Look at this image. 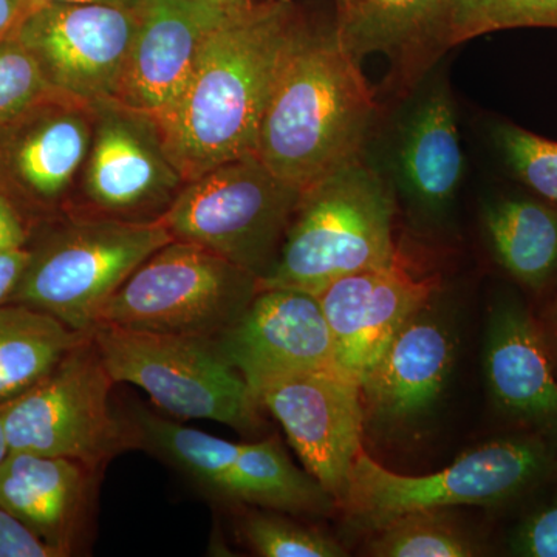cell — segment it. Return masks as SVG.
<instances>
[{"mask_svg": "<svg viewBox=\"0 0 557 557\" xmlns=\"http://www.w3.org/2000/svg\"><path fill=\"white\" fill-rule=\"evenodd\" d=\"M434 277H417L395 260L348 274L321 295L335 347V368L359 384L379 362L398 330L431 302Z\"/></svg>", "mask_w": 557, "mask_h": 557, "instance_id": "obj_16", "label": "cell"}, {"mask_svg": "<svg viewBox=\"0 0 557 557\" xmlns=\"http://www.w3.org/2000/svg\"><path fill=\"white\" fill-rule=\"evenodd\" d=\"M394 200L362 160L319 180L302 196L271 269L258 289L288 288L319 296L338 278L398 260Z\"/></svg>", "mask_w": 557, "mask_h": 557, "instance_id": "obj_4", "label": "cell"}, {"mask_svg": "<svg viewBox=\"0 0 557 557\" xmlns=\"http://www.w3.org/2000/svg\"><path fill=\"white\" fill-rule=\"evenodd\" d=\"M21 519L0 507V557H64Z\"/></svg>", "mask_w": 557, "mask_h": 557, "instance_id": "obj_31", "label": "cell"}, {"mask_svg": "<svg viewBox=\"0 0 557 557\" xmlns=\"http://www.w3.org/2000/svg\"><path fill=\"white\" fill-rule=\"evenodd\" d=\"M375 101L359 62L307 22L260 124L256 156L300 190L361 159Z\"/></svg>", "mask_w": 557, "mask_h": 557, "instance_id": "obj_2", "label": "cell"}, {"mask_svg": "<svg viewBox=\"0 0 557 557\" xmlns=\"http://www.w3.org/2000/svg\"><path fill=\"white\" fill-rule=\"evenodd\" d=\"M113 384L89 332L46 379L3 403L11 453L70 458L98 472L116 454L139 448L131 421L110 409Z\"/></svg>", "mask_w": 557, "mask_h": 557, "instance_id": "obj_9", "label": "cell"}, {"mask_svg": "<svg viewBox=\"0 0 557 557\" xmlns=\"http://www.w3.org/2000/svg\"><path fill=\"white\" fill-rule=\"evenodd\" d=\"M87 335L24 304L0 307V403L46 379Z\"/></svg>", "mask_w": 557, "mask_h": 557, "instance_id": "obj_24", "label": "cell"}, {"mask_svg": "<svg viewBox=\"0 0 557 557\" xmlns=\"http://www.w3.org/2000/svg\"><path fill=\"white\" fill-rule=\"evenodd\" d=\"M483 373L487 397L507 429L557 432V366L533 307L504 296L487 313Z\"/></svg>", "mask_w": 557, "mask_h": 557, "instance_id": "obj_18", "label": "cell"}, {"mask_svg": "<svg viewBox=\"0 0 557 557\" xmlns=\"http://www.w3.org/2000/svg\"><path fill=\"white\" fill-rule=\"evenodd\" d=\"M200 2L211 3V5L233 13V11H239L245 9V7L251 5L255 0H200Z\"/></svg>", "mask_w": 557, "mask_h": 557, "instance_id": "obj_37", "label": "cell"}, {"mask_svg": "<svg viewBox=\"0 0 557 557\" xmlns=\"http://www.w3.org/2000/svg\"><path fill=\"white\" fill-rule=\"evenodd\" d=\"M10 448L7 442L5 423H3V403H0V463L9 456Z\"/></svg>", "mask_w": 557, "mask_h": 557, "instance_id": "obj_38", "label": "cell"}, {"mask_svg": "<svg viewBox=\"0 0 557 557\" xmlns=\"http://www.w3.org/2000/svg\"><path fill=\"white\" fill-rule=\"evenodd\" d=\"M493 139L509 177L557 207V141L509 121L494 127Z\"/></svg>", "mask_w": 557, "mask_h": 557, "instance_id": "obj_27", "label": "cell"}, {"mask_svg": "<svg viewBox=\"0 0 557 557\" xmlns=\"http://www.w3.org/2000/svg\"><path fill=\"white\" fill-rule=\"evenodd\" d=\"M307 22L295 0H255L209 33L185 90L153 120L185 183L256 156L263 113Z\"/></svg>", "mask_w": 557, "mask_h": 557, "instance_id": "obj_1", "label": "cell"}, {"mask_svg": "<svg viewBox=\"0 0 557 557\" xmlns=\"http://www.w3.org/2000/svg\"><path fill=\"white\" fill-rule=\"evenodd\" d=\"M127 418L139 448L168 458L214 496L298 516H325L338 508L309 472L295 467L277 438L231 443L137 405Z\"/></svg>", "mask_w": 557, "mask_h": 557, "instance_id": "obj_10", "label": "cell"}, {"mask_svg": "<svg viewBox=\"0 0 557 557\" xmlns=\"http://www.w3.org/2000/svg\"><path fill=\"white\" fill-rule=\"evenodd\" d=\"M450 0H336L335 30L358 62L370 53L405 61L448 49Z\"/></svg>", "mask_w": 557, "mask_h": 557, "instance_id": "obj_22", "label": "cell"}, {"mask_svg": "<svg viewBox=\"0 0 557 557\" xmlns=\"http://www.w3.org/2000/svg\"><path fill=\"white\" fill-rule=\"evenodd\" d=\"M94 127L95 106L62 94L2 124L0 193L16 207H61L78 188Z\"/></svg>", "mask_w": 557, "mask_h": 557, "instance_id": "obj_14", "label": "cell"}, {"mask_svg": "<svg viewBox=\"0 0 557 557\" xmlns=\"http://www.w3.org/2000/svg\"><path fill=\"white\" fill-rule=\"evenodd\" d=\"M376 557H471L483 555L479 539L458 525L450 509L410 512L372 533Z\"/></svg>", "mask_w": 557, "mask_h": 557, "instance_id": "obj_25", "label": "cell"}, {"mask_svg": "<svg viewBox=\"0 0 557 557\" xmlns=\"http://www.w3.org/2000/svg\"><path fill=\"white\" fill-rule=\"evenodd\" d=\"M30 260L32 249L27 247L0 251V307L13 298Z\"/></svg>", "mask_w": 557, "mask_h": 557, "instance_id": "obj_32", "label": "cell"}, {"mask_svg": "<svg viewBox=\"0 0 557 557\" xmlns=\"http://www.w3.org/2000/svg\"><path fill=\"white\" fill-rule=\"evenodd\" d=\"M70 2V3H112V5L138 7L143 0H28L30 7L40 3Z\"/></svg>", "mask_w": 557, "mask_h": 557, "instance_id": "obj_36", "label": "cell"}, {"mask_svg": "<svg viewBox=\"0 0 557 557\" xmlns=\"http://www.w3.org/2000/svg\"><path fill=\"white\" fill-rule=\"evenodd\" d=\"M27 239L20 208L5 194L0 193V251L27 247Z\"/></svg>", "mask_w": 557, "mask_h": 557, "instance_id": "obj_33", "label": "cell"}, {"mask_svg": "<svg viewBox=\"0 0 557 557\" xmlns=\"http://www.w3.org/2000/svg\"><path fill=\"white\" fill-rule=\"evenodd\" d=\"M183 186L156 121L115 101L95 106L94 138L78 183L81 212L157 220Z\"/></svg>", "mask_w": 557, "mask_h": 557, "instance_id": "obj_12", "label": "cell"}, {"mask_svg": "<svg viewBox=\"0 0 557 557\" xmlns=\"http://www.w3.org/2000/svg\"><path fill=\"white\" fill-rule=\"evenodd\" d=\"M240 536L262 557H343L346 548L317 528L285 518L281 511L260 508L245 512Z\"/></svg>", "mask_w": 557, "mask_h": 557, "instance_id": "obj_28", "label": "cell"}, {"mask_svg": "<svg viewBox=\"0 0 557 557\" xmlns=\"http://www.w3.org/2000/svg\"><path fill=\"white\" fill-rule=\"evenodd\" d=\"M531 500L537 504L528 509L509 533V555L557 557V482Z\"/></svg>", "mask_w": 557, "mask_h": 557, "instance_id": "obj_30", "label": "cell"}, {"mask_svg": "<svg viewBox=\"0 0 557 557\" xmlns=\"http://www.w3.org/2000/svg\"><path fill=\"white\" fill-rule=\"evenodd\" d=\"M399 171L421 207L440 209L453 199L463 174V153L448 91H432L413 113L399 150Z\"/></svg>", "mask_w": 557, "mask_h": 557, "instance_id": "obj_23", "label": "cell"}, {"mask_svg": "<svg viewBox=\"0 0 557 557\" xmlns=\"http://www.w3.org/2000/svg\"><path fill=\"white\" fill-rule=\"evenodd\" d=\"M454 357L453 333L424 307L398 330L359 384L364 416L387 423L420 416L437 401Z\"/></svg>", "mask_w": 557, "mask_h": 557, "instance_id": "obj_19", "label": "cell"}, {"mask_svg": "<svg viewBox=\"0 0 557 557\" xmlns=\"http://www.w3.org/2000/svg\"><path fill=\"white\" fill-rule=\"evenodd\" d=\"M54 94L30 51L13 35L0 39V126Z\"/></svg>", "mask_w": 557, "mask_h": 557, "instance_id": "obj_29", "label": "cell"}, {"mask_svg": "<svg viewBox=\"0 0 557 557\" xmlns=\"http://www.w3.org/2000/svg\"><path fill=\"white\" fill-rule=\"evenodd\" d=\"M172 240L159 219L135 222L79 212L32 249L30 265L10 302L89 333L110 296Z\"/></svg>", "mask_w": 557, "mask_h": 557, "instance_id": "obj_5", "label": "cell"}, {"mask_svg": "<svg viewBox=\"0 0 557 557\" xmlns=\"http://www.w3.org/2000/svg\"><path fill=\"white\" fill-rule=\"evenodd\" d=\"M90 474L70 458L10 450L0 463V507L70 556L86 520Z\"/></svg>", "mask_w": 557, "mask_h": 557, "instance_id": "obj_20", "label": "cell"}, {"mask_svg": "<svg viewBox=\"0 0 557 557\" xmlns=\"http://www.w3.org/2000/svg\"><path fill=\"white\" fill-rule=\"evenodd\" d=\"M300 196L258 156H247L185 183L159 220L175 240L211 249L260 278L277 258Z\"/></svg>", "mask_w": 557, "mask_h": 557, "instance_id": "obj_8", "label": "cell"}, {"mask_svg": "<svg viewBox=\"0 0 557 557\" xmlns=\"http://www.w3.org/2000/svg\"><path fill=\"white\" fill-rule=\"evenodd\" d=\"M534 317L537 319L539 329H541L545 344H547L549 354L557 366V295L542 304L539 311L534 310Z\"/></svg>", "mask_w": 557, "mask_h": 557, "instance_id": "obj_34", "label": "cell"}, {"mask_svg": "<svg viewBox=\"0 0 557 557\" xmlns=\"http://www.w3.org/2000/svg\"><path fill=\"white\" fill-rule=\"evenodd\" d=\"M258 293V277L193 242L153 252L102 306L97 325L218 338Z\"/></svg>", "mask_w": 557, "mask_h": 557, "instance_id": "obj_7", "label": "cell"}, {"mask_svg": "<svg viewBox=\"0 0 557 557\" xmlns=\"http://www.w3.org/2000/svg\"><path fill=\"white\" fill-rule=\"evenodd\" d=\"M28 9V0H0V39L13 33Z\"/></svg>", "mask_w": 557, "mask_h": 557, "instance_id": "obj_35", "label": "cell"}, {"mask_svg": "<svg viewBox=\"0 0 557 557\" xmlns=\"http://www.w3.org/2000/svg\"><path fill=\"white\" fill-rule=\"evenodd\" d=\"M91 339L115 383L134 384L170 416L211 420L255 435L260 403L214 338L98 324Z\"/></svg>", "mask_w": 557, "mask_h": 557, "instance_id": "obj_6", "label": "cell"}, {"mask_svg": "<svg viewBox=\"0 0 557 557\" xmlns=\"http://www.w3.org/2000/svg\"><path fill=\"white\" fill-rule=\"evenodd\" d=\"M512 28H557V0H450L448 47Z\"/></svg>", "mask_w": 557, "mask_h": 557, "instance_id": "obj_26", "label": "cell"}, {"mask_svg": "<svg viewBox=\"0 0 557 557\" xmlns=\"http://www.w3.org/2000/svg\"><path fill=\"white\" fill-rule=\"evenodd\" d=\"M230 14L200 0H143L115 102L152 120L163 115L189 83L209 33Z\"/></svg>", "mask_w": 557, "mask_h": 557, "instance_id": "obj_17", "label": "cell"}, {"mask_svg": "<svg viewBox=\"0 0 557 557\" xmlns=\"http://www.w3.org/2000/svg\"><path fill=\"white\" fill-rule=\"evenodd\" d=\"M557 482V432L505 429L426 475H403L358 454L341 504L351 528L375 533L410 512L530 502Z\"/></svg>", "mask_w": 557, "mask_h": 557, "instance_id": "obj_3", "label": "cell"}, {"mask_svg": "<svg viewBox=\"0 0 557 557\" xmlns=\"http://www.w3.org/2000/svg\"><path fill=\"white\" fill-rule=\"evenodd\" d=\"M259 403L339 508L362 449L366 416L358 381L336 368L298 373L263 387Z\"/></svg>", "mask_w": 557, "mask_h": 557, "instance_id": "obj_13", "label": "cell"}, {"mask_svg": "<svg viewBox=\"0 0 557 557\" xmlns=\"http://www.w3.org/2000/svg\"><path fill=\"white\" fill-rule=\"evenodd\" d=\"M138 7L33 5L11 35L30 51L49 86L86 104L115 101L138 25Z\"/></svg>", "mask_w": 557, "mask_h": 557, "instance_id": "obj_11", "label": "cell"}, {"mask_svg": "<svg viewBox=\"0 0 557 557\" xmlns=\"http://www.w3.org/2000/svg\"><path fill=\"white\" fill-rule=\"evenodd\" d=\"M482 222L502 271L541 306L555 298L557 207L530 193L508 194L487 201Z\"/></svg>", "mask_w": 557, "mask_h": 557, "instance_id": "obj_21", "label": "cell"}, {"mask_svg": "<svg viewBox=\"0 0 557 557\" xmlns=\"http://www.w3.org/2000/svg\"><path fill=\"white\" fill-rule=\"evenodd\" d=\"M215 344L258 401L260 391L274 381L335 368V347L321 302L298 289H258Z\"/></svg>", "mask_w": 557, "mask_h": 557, "instance_id": "obj_15", "label": "cell"}]
</instances>
